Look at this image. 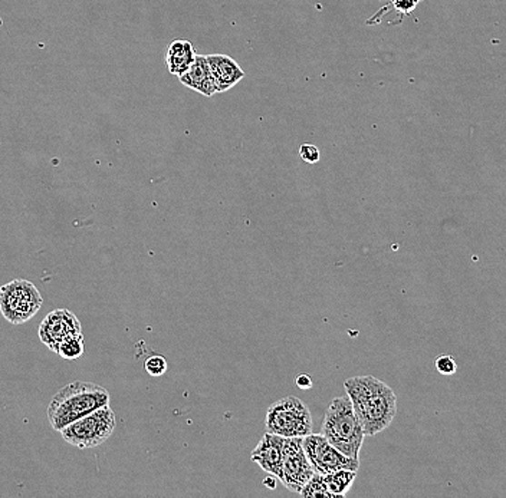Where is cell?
I'll use <instances>...</instances> for the list:
<instances>
[{"mask_svg": "<svg viewBox=\"0 0 506 498\" xmlns=\"http://www.w3.org/2000/svg\"><path fill=\"white\" fill-rule=\"evenodd\" d=\"M344 388L365 436L377 435L392 425L397 415V396L387 384L365 375L347 379Z\"/></svg>", "mask_w": 506, "mask_h": 498, "instance_id": "obj_1", "label": "cell"}, {"mask_svg": "<svg viewBox=\"0 0 506 498\" xmlns=\"http://www.w3.org/2000/svg\"><path fill=\"white\" fill-rule=\"evenodd\" d=\"M110 392L94 382L75 381L56 392L49 404L46 416L56 433L76 419L110 405Z\"/></svg>", "mask_w": 506, "mask_h": 498, "instance_id": "obj_2", "label": "cell"}, {"mask_svg": "<svg viewBox=\"0 0 506 498\" xmlns=\"http://www.w3.org/2000/svg\"><path fill=\"white\" fill-rule=\"evenodd\" d=\"M321 434L347 457L359 460L365 434L348 395L331 401Z\"/></svg>", "mask_w": 506, "mask_h": 498, "instance_id": "obj_3", "label": "cell"}, {"mask_svg": "<svg viewBox=\"0 0 506 498\" xmlns=\"http://www.w3.org/2000/svg\"><path fill=\"white\" fill-rule=\"evenodd\" d=\"M265 426L266 433L283 438H303L313 434V416L301 399L286 396L269 406Z\"/></svg>", "mask_w": 506, "mask_h": 498, "instance_id": "obj_4", "label": "cell"}, {"mask_svg": "<svg viewBox=\"0 0 506 498\" xmlns=\"http://www.w3.org/2000/svg\"><path fill=\"white\" fill-rule=\"evenodd\" d=\"M115 425V413L107 405L69 424L61 431V435L74 447L86 450L105 443L114 434Z\"/></svg>", "mask_w": 506, "mask_h": 498, "instance_id": "obj_5", "label": "cell"}, {"mask_svg": "<svg viewBox=\"0 0 506 498\" xmlns=\"http://www.w3.org/2000/svg\"><path fill=\"white\" fill-rule=\"evenodd\" d=\"M44 305L36 286L25 278H15L0 288V313L12 325L31 320Z\"/></svg>", "mask_w": 506, "mask_h": 498, "instance_id": "obj_6", "label": "cell"}, {"mask_svg": "<svg viewBox=\"0 0 506 498\" xmlns=\"http://www.w3.org/2000/svg\"><path fill=\"white\" fill-rule=\"evenodd\" d=\"M303 445L315 474H331L340 470L359 471L360 460L338 451L322 434L303 436Z\"/></svg>", "mask_w": 506, "mask_h": 498, "instance_id": "obj_7", "label": "cell"}, {"mask_svg": "<svg viewBox=\"0 0 506 498\" xmlns=\"http://www.w3.org/2000/svg\"><path fill=\"white\" fill-rule=\"evenodd\" d=\"M313 474V465L303 451V438H285L281 483L290 492L300 494Z\"/></svg>", "mask_w": 506, "mask_h": 498, "instance_id": "obj_8", "label": "cell"}, {"mask_svg": "<svg viewBox=\"0 0 506 498\" xmlns=\"http://www.w3.org/2000/svg\"><path fill=\"white\" fill-rule=\"evenodd\" d=\"M83 334V327L75 313L68 309L52 310L39 325V339L42 344L56 352L59 345L68 337Z\"/></svg>", "mask_w": 506, "mask_h": 498, "instance_id": "obj_9", "label": "cell"}, {"mask_svg": "<svg viewBox=\"0 0 506 498\" xmlns=\"http://www.w3.org/2000/svg\"><path fill=\"white\" fill-rule=\"evenodd\" d=\"M283 443L285 438L276 434L266 433L262 436L255 450L252 451V461L268 474L283 477Z\"/></svg>", "mask_w": 506, "mask_h": 498, "instance_id": "obj_10", "label": "cell"}, {"mask_svg": "<svg viewBox=\"0 0 506 498\" xmlns=\"http://www.w3.org/2000/svg\"><path fill=\"white\" fill-rule=\"evenodd\" d=\"M206 59L216 83L217 93L232 90L245 78V71L231 56L214 54L207 55Z\"/></svg>", "mask_w": 506, "mask_h": 498, "instance_id": "obj_11", "label": "cell"}, {"mask_svg": "<svg viewBox=\"0 0 506 498\" xmlns=\"http://www.w3.org/2000/svg\"><path fill=\"white\" fill-rule=\"evenodd\" d=\"M179 78L183 85L202 93L204 97L211 98L213 97L214 93H217L216 83H214L213 76H212L206 56L196 55L192 66Z\"/></svg>", "mask_w": 506, "mask_h": 498, "instance_id": "obj_12", "label": "cell"}, {"mask_svg": "<svg viewBox=\"0 0 506 498\" xmlns=\"http://www.w3.org/2000/svg\"><path fill=\"white\" fill-rule=\"evenodd\" d=\"M196 55L192 42L186 41V39L173 41L167 49V56H165V63H167L170 73L182 76L194 63Z\"/></svg>", "mask_w": 506, "mask_h": 498, "instance_id": "obj_13", "label": "cell"}, {"mask_svg": "<svg viewBox=\"0 0 506 498\" xmlns=\"http://www.w3.org/2000/svg\"><path fill=\"white\" fill-rule=\"evenodd\" d=\"M355 478H357V471L352 470H340L324 475L325 484L332 498L345 497L348 490L354 484Z\"/></svg>", "mask_w": 506, "mask_h": 498, "instance_id": "obj_14", "label": "cell"}, {"mask_svg": "<svg viewBox=\"0 0 506 498\" xmlns=\"http://www.w3.org/2000/svg\"><path fill=\"white\" fill-rule=\"evenodd\" d=\"M84 335H75V337H68L59 345L56 354L65 359V361H76L84 355Z\"/></svg>", "mask_w": 506, "mask_h": 498, "instance_id": "obj_15", "label": "cell"}, {"mask_svg": "<svg viewBox=\"0 0 506 498\" xmlns=\"http://www.w3.org/2000/svg\"><path fill=\"white\" fill-rule=\"evenodd\" d=\"M300 494L305 498H332L330 490H328L327 484H325L324 475L322 474H313L310 482L303 485Z\"/></svg>", "mask_w": 506, "mask_h": 498, "instance_id": "obj_16", "label": "cell"}, {"mask_svg": "<svg viewBox=\"0 0 506 498\" xmlns=\"http://www.w3.org/2000/svg\"><path fill=\"white\" fill-rule=\"evenodd\" d=\"M145 371L152 376H162L167 372V361L162 355H153L145 361Z\"/></svg>", "mask_w": 506, "mask_h": 498, "instance_id": "obj_17", "label": "cell"}, {"mask_svg": "<svg viewBox=\"0 0 506 498\" xmlns=\"http://www.w3.org/2000/svg\"><path fill=\"white\" fill-rule=\"evenodd\" d=\"M434 365H436V369H438L442 375H453L456 369H458L455 357L451 356V355H442V356L436 359Z\"/></svg>", "mask_w": 506, "mask_h": 498, "instance_id": "obj_18", "label": "cell"}, {"mask_svg": "<svg viewBox=\"0 0 506 498\" xmlns=\"http://www.w3.org/2000/svg\"><path fill=\"white\" fill-rule=\"evenodd\" d=\"M300 157L308 164H317L321 159L320 148L313 144H303L300 147Z\"/></svg>", "mask_w": 506, "mask_h": 498, "instance_id": "obj_19", "label": "cell"}, {"mask_svg": "<svg viewBox=\"0 0 506 498\" xmlns=\"http://www.w3.org/2000/svg\"><path fill=\"white\" fill-rule=\"evenodd\" d=\"M295 384L296 386L303 389V391H305V389H311L313 386V379H311L310 375L307 374L300 375V376L296 378Z\"/></svg>", "mask_w": 506, "mask_h": 498, "instance_id": "obj_20", "label": "cell"}, {"mask_svg": "<svg viewBox=\"0 0 506 498\" xmlns=\"http://www.w3.org/2000/svg\"><path fill=\"white\" fill-rule=\"evenodd\" d=\"M276 480H278V478H276L275 475L269 474L268 477H265V480H263V485H265V487L271 488V490H275L276 484H278V482H276Z\"/></svg>", "mask_w": 506, "mask_h": 498, "instance_id": "obj_21", "label": "cell"}]
</instances>
